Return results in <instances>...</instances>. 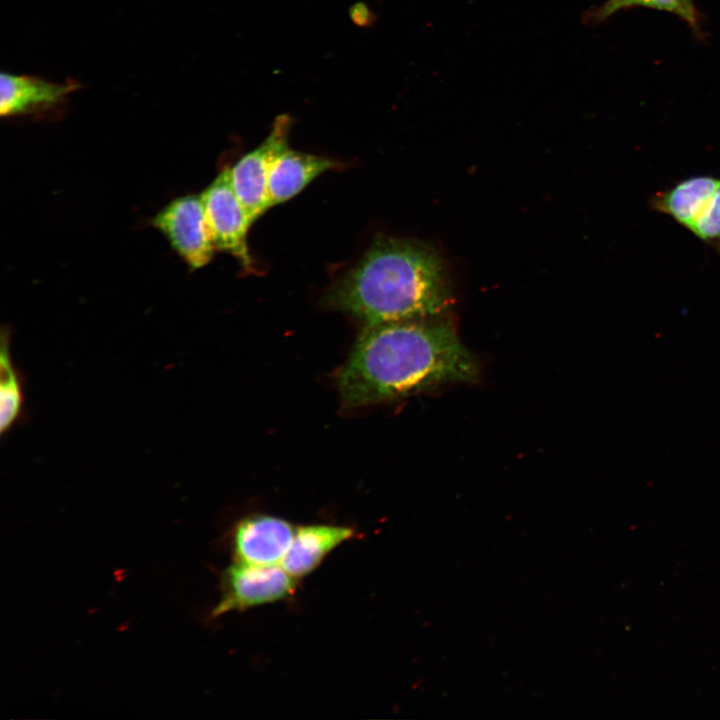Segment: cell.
I'll use <instances>...</instances> for the list:
<instances>
[{
    "mask_svg": "<svg viewBox=\"0 0 720 720\" xmlns=\"http://www.w3.org/2000/svg\"><path fill=\"white\" fill-rule=\"evenodd\" d=\"M365 325L438 319L452 297L438 255L416 241L382 237L325 297Z\"/></svg>",
    "mask_w": 720,
    "mask_h": 720,
    "instance_id": "cell-2",
    "label": "cell"
},
{
    "mask_svg": "<svg viewBox=\"0 0 720 720\" xmlns=\"http://www.w3.org/2000/svg\"><path fill=\"white\" fill-rule=\"evenodd\" d=\"M200 195L215 250L229 253L244 269L252 270L247 237L253 222L232 187L230 168L223 169Z\"/></svg>",
    "mask_w": 720,
    "mask_h": 720,
    "instance_id": "cell-3",
    "label": "cell"
},
{
    "mask_svg": "<svg viewBox=\"0 0 720 720\" xmlns=\"http://www.w3.org/2000/svg\"><path fill=\"white\" fill-rule=\"evenodd\" d=\"M353 536L354 530L343 526L318 524L297 528L281 567L294 578L303 577L329 552Z\"/></svg>",
    "mask_w": 720,
    "mask_h": 720,
    "instance_id": "cell-10",
    "label": "cell"
},
{
    "mask_svg": "<svg viewBox=\"0 0 720 720\" xmlns=\"http://www.w3.org/2000/svg\"><path fill=\"white\" fill-rule=\"evenodd\" d=\"M80 83H56L29 75L3 72L0 78V113L3 117L43 116L60 111Z\"/></svg>",
    "mask_w": 720,
    "mask_h": 720,
    "instance_id": "cell-7",
    "label": "cell"
},
{
    "mask_svg": "<svg viewBox=\"0 0 720 720\" xmlns=\"http://www.w3.org/2000/svg\"><path fill=\"white\" fill-rule=\"evenodd\" d=\"M632 7L651 8L672 13L685 21L694 33L701 34L699 14L694 3L689 0H607L603 4L587 10L582 21L586 25L599 24L613 14Z\"/></svg>",
    "mask_w": 720,
    "mask_h": 720,
    "instance_id": "cell-13",
    "label": "cell"
},
{
    "mask_svg": "<svg viewBox=\"0 0 720 720\" xmlns=\"http://www.w3.org/2000/svg\"><path fill=\"white\" fill-rule=\"evenodd\" d=\"M478 376L477 359L438 318L365 325L336 383L343 405L358 408Z\"/></svg>",
    "mask_w": 720,
    "mask_h": 720,
    "instance_id": "cell-1",
    "label": "cell"
},
{
    "mask_svg": "<svg viewBox=\"0 0 720 720\" xmlns=\"http://www.w3.org/2000/svg\"><path fill=\"white\" fill-rule=\"evenodd\" d=\"M720 177L695 175L655 192L649 200L650 208L672 218L689 231L706 199L715 191Z\"/></svg>",
    "mask_w": 720,
    "mask_h": 720,
    "instance_id": "cell-11",
    "label": "cell"
},
{
    "mask_svg": "<svg viewBox=\"0 0 720 720\" xmlns=\"http://www.w3.org/2000/svg\"><path fill=\"white\" fill-rule=\"evenodd\" d=\"M349 17L352 23L360 28H371L377 22V15L362 1L354 3L349 8Z\"/></svg>",
    "mask_w": 720,
    "mask_h": 720,
    "instance_id": "cell-15",
    "label": "cell"
},
{
    "mask_svg": "<svg viewBox=\"0 0 720 720\" xmlns=\"http://www.w3.org/2000/svg\"><path fill=\"white\" fill-rule=\"evenodd\" d=\"M690 2H693V0H689Z\"/></svg>",
    "mask_w": 720,
    "mask_h": 720,
    "instance_id": "cell-16",
    "label": "cell"
},
{
    "mask_svg": "<svg viewBox=\"0 0 720 720\" xmlns=\"http://www.w3.org/2000/svg\"><path fill=\"white\" fill-rule=\"evenodd\" d=\"M23 378L10 351V334L3 329L0 347V432H8L24 414Z\"/></svg>",
    "mask_w": 720,
    "mask_h": 720,
    "instance_id": "cell-12",
    "label": "cell"
},
{
    "mask_svg": "<svg viewBox=\"0 0 720 720\" xmlns=\"http://www.w3.org/2000/svg\"><path fill=\"white\" fill-rule=\"evenodd\" d=\"M689 232L720 253V182L704 202Z\"/></svg>",
    "mask_w": 720,
    "mask_h": 720,
    "instance_id": "cell-14",
    "label": "cell"
},
{
    "mask_svg": "<svg viewBox=\"0 0 720 720\" xmlns=\"http://www.w3.org/2000/svg\"><path fill=\"white\" fill-rule=\"evenodd\" d=\"M292 124L290 115L277 116L267 138L230 168L232 187L253 223L271 207L268 195L270 170L276 157L288 148Z\"/></svg>",
    "mask_w": 720,
    "mask_h": 720,
    "instance_id": "cell-4",
    "label": "cell"
},
{
    "mask_svg": "<svg viewBox=\"0 0 720 720\" xmlns=\"http://www.w3.org/2000/svg\"><path fill=\"white\" fill-rule=\"evenodd\" d=\"M333 159L291 150L282 151L274 160L268 179L270 206L290 200L320 174L336 169Z\"/></svg>",
    "mask_w": 720,
    "mask_h": 720,
    "instance_id": "cell-9",
    "label": "cell"
},
{
    "mask_svg": "<svg viewBox=\"0 0 720 720\" xmlns=\"http://www.w3.org/2000/svg\"><path fill=\"white\" fill-rule=\"evenodd\" d=\"M296 529L287 521L253 515L240 521L233 532V551L238 562L271 566L282 562Z\"/></svg>",
    "mask_w": 720,
    "mask_h": 720,
    "instance_id": "cell-8",
    "label": "cell"
},
{
    "mask_svg": "<svg viewBox=\"0 0 720 720\" xmlns=\"http://www.w3.org/2000/svg\"><path fill=\"white\" fill-rule=\"evenodd\" d=\"M152 225L167 238L190 269H200L212 259L215 247L201 195L174 199L155 215Z\"/></svg>",
    "mask_w": 720,
    "mask_h": 720,
    "instance_id": "cell-5",
    "label": "cell"
},
{
    "mask_svg": "<svg viewBox=\"0 0 720 720\" xmlns=\"http://www.w3.org/2000/svg\"><path fill=\"white\" fill-rule=\"evenodd\" d=\"M295 584L281 566L237 561L224 572L222 597L213 616L285 599L295 592Z\"/></svg>",
    "mask_w": 720,
    "mask_h": 720,
    "instance_id": "cell-6",
    "label": "cell"
}]
</instances>
